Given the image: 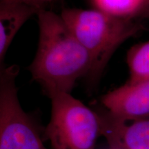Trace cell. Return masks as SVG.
I'll return each mask as SVG.
<instances>
[{"label":"cell","instance_id":"cell-1","mask_svg":"<svg viewBox=\"0 0 149 149\" xmlns=\"http://www.w3.org/2000/svg\"><path fill=\"white\" fill-rule=\"evenodd\" d=\"M40 29L37 51L29 69L33 80L50 97L70 93L76 81L88 77L91 56L61 15L42 8L37 13Z\"/></svg>","mask_w":149,"mask_h":149},{"label":"cell","instance_id":"cell-2","mask_svg":"<svg viewBox=\"0 0 149 149\" xmlns=\"http://www.w3.org/2000/svg\"><path fill=\"white\" fill-rule=\"evenodd\" d=\"M60 15L91 56L92 68L87 77L91 84L100 81L117 48L144 29L140 22L116 17L96 9L66 8Z\"/></svg>","mask_w":149,"mask_h":149},{"label":"cell","instance_id":"cell-3","mask_svg":"<svg viewBox=\"0 0 149 149\" xmlns=\"http://www.w3.org/2000/svg\"><path fill=\"white\" fill-rule=\"evenodd\" d=\"M51 100V119L45 130L52 149H95L101 136L97 113L70 93H59Z\"/></svg>","mask_w":149,"mask_h":149},{"label":"cell","instance_id":"cell-4","mask_svg":"<svg viewBox=\"0 0 149 149\" xmlns=\"http://www.w3.org/2000/svg\"><path fill=\"white\" fill-rule=\"evenodd\" d=\"M19 67H0V149H48L34 120L22 109L16 77Z\"/></svg>","mask_w":149,"mask_h":149},{"label":"cell","instance_id":"cell-5","mask_svg":"<svg viewBox=\"0 0 149 149\" xmlns=\"http://www.w3.org/2000/svg\"><path fill=\"white\" fill-rule=\"evenodd\" d=\"M101 135L111 149H149V115L132 120L112 116L103 107L95 110Z\"/></svg>","mask_w":149,"mask_h":149},{"label":"cell","instance_id":"cell-6","mask_svg":"<svg viewBox=\"0 0 149 149\" xmlns=\"http://www.w3.org/2000/svg\"><path fill=\"white\" fill-rule=\"evenodd\" d=\"M102 107L112 116L132 120L149 115V79L126 82L100 99Z\"/></svg>","mask_w":149,"mask_h":149},{"label":"cell","instance_id":"cell-7","mask_svg":"<svg viewBox=\"0 0 149 149\" xmlns=\"http://www.w3.org/2000/svg\"><path fill=\"white\" fill-rule=\"evenodd\" d=\"M40 9L18 0H1L0 3V67L4 66L6 54L24 23Z\"/></svg>","mask_w":149,"mask_h":149},{"label":"cell","instance_id":"cell-8","mask_svg":"<svg viewBox=\"0 0 149 149\" xmlns=\"http://www.w3.org/2000/svg\"><path fill=\"white\" fill-rule=\"evenodd\" d=\"M96 10L125 19L141 17L145 0H91Z\"/></svg>","mask_w":149,"mask_h":149},{"label":"cell","instance_id":"cell-9","mask_svg":"<svg viewBox=\"0 0 149 149\" xmlns=\"http://www.w3.org/2000/svg\"><path fill=\"white\" fill-rule=\"evenodd\" d=\"M129 71L127 82L149 79V40L130 47L126 55Z\"/></svg>","mask_w":149,"mask_h":149},{"label":"cell","instance_id":"cell-10","mask_svg":"<svg viewBox=\"0 0 149 149\" xmlns=\"http://www.w3.org/2000/svg\"><path fill=\"white\" fill-rule=\"evenodd\" d=\"M27 4L34 6L38 9L44 8V7L48 3L53 2L54 0H18Z\"/></svg>","mask_w":149,"mask_h":149},{"label":"cell","instance_id":"cell-11","mask_svg":"<svg viewBox=\"0 0 149 149\" xmlns=\"http://www.w3.org/2000/svg\"><path fill=\"white\" fill-rule=\"evenodd\" d=\"M141 18H147L149 19V0H145L144 10Z\"/></svg>","mask_w":149,"mask_h":149}]
</instances>
